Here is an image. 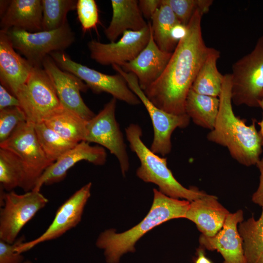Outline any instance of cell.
I'll use <instances>...</instances> for the list:
<instances>
[{
    "label": "cell",
    "instance_id": "6da1fadb",
    "mask_svg": "<svg viewBox=\"0 0 263 263\" xmlns=\"http://www.w3.org/2000/svg\"><path fill=\"white\" fill-rule=\"evenodd\" d=\"M203 15L199 11L195 12L164 72L143 91L152 103L167 113L186 114L185 106L187 95L211 50L206 45L202 36Z\"/></svg>",
    "mask_w": 263,
    "mask_h": 263
},
{
    "label": "cell",
    "instance_id": "7a4b0ae2",
    "mask_svg": "<svg viewBox=\"0 0 263 263\" xmlns=\"http://www.w3.org/2000/svg\"><path fill=\"white\" fill-rule=\"evenodd\" d=\"M231 87V74H226L219 97L220 105L216 121L207 138L226 148L232 157L241 164L247 167L256 165L263 152V138L256 128L255 119L250 125H247L245 119L235 114Z\"/></svg>",
    "mask_w": 263,
    "mask_h": 263
},
{
    "label": "cell",
    "instance_id": "3957f363",
    "mask_svg": "<svg viewBox=\"0 0 263 263\" xmlns=\"http://www.w3.org/2000/svg\"><path fill=\"white\" fill-rule=\"evenodd\" d=\"M153 194L151 208L138 225L123 233L109 229L99 235L96 245L104 250L107 263H119L123 254L134 252L137 241L154 227L171 219L185 218L189 201L169 197L155 188Z\"/></svg>",
    "mask_w": 263,
    "mask_h": 263
},
{
    "label": "cell",
    "instance_id": "277c9868",
    "mask_svg": "<svg viewBox=\"0 0 263 263\" xmlns=\"http://www.w3.org/2000/svg\"><path fill=\"white\" fill-rule=\"evenodd\" d=\"M125 132L131 149L140 162L136 171L140 179L155 184L161 192L173 198L191 202L207 194L197 188H186L176 180L168 167L167 159L159 156L144 144L141 139L142 129L138 124H130Z\"/></svg>",
    "mask_w": 263,
    "mask_h": 263
},
{
    "label": "cell",
    "instance_id": "5b68a950",
    "mask_svg": "<svg viewBox=\"0 0 263 263\" xmlns=\"http://www.w3.org/2000/svg\"><path fill=\"white\" fill-rule=\"evenodd\" d=\"M230 74L232 103L259 107L263 92V35L249 53L233 64Z\"/></svg>",
    "mask_w": 263,
    "mask_h": 263
},
{
    "label": "cell",
    "instance_id": "8992f818",
    "mask_svg": "<svg viewBox=\"0 0 263 263\" xmlns=\"http://www.w3.org/2000/svg\"><path fill=\"white\" fill-rule=\"evenodd\" d=\"M3 190L0 188V240L13 244L22 228L48 200L40 191L34 189L22 194Z\"/></svg>",
    "mask_w": 263,
    "mask_h": 263
},
{
    "label": "cell",
    "instance_id": "52a82bcc",
    "mask_svg": "<svg viewBox=\"0 0 263 263\" xmlns=\"http://www.w3.org/2000/svg\"><path fill=\"white\" fill-rule=\"evenodd\" d=\"M6 32L14 48L33 66L42 67L44 59L50 53L63 51L75 40V34L68 22L58 29L51 31L32 33L12 28Z\"/></svg>",
    "mask_w": 263,
    "mask_h": 263
},
{
    "label": "cell",
    "instance_id": "ba28073f",
    "mask_svg": "<svg viewBox=\"0 0 263 263\" xmlns=\"http://www.w3.org/2000/svg\"><path fill=\"white\" fill-rule=\"evenodd\" d=\"M15 96L27 121L34 124L42 122L61 106L50 78L41 66H33L27 82L18 89Z\"/></svg>",
    "mask_w": 263,
    "mask_h": 263
},
{
    "label": "cell",
    "instance_id": "9c48e42d",
    "mask_svg": "<svg viewBox=\"0 0 263 263\" xmlns=\"http://www.w3.org/2000/svg\"><path fill=\"white\" fill-rule=\"evenodd\" d=\"M0 148L12 152L22 162L25 170L22 189L25 192L34 189L43 172L53 163L39 144L34 124L28 121L19 125L7 140L0 143Z\"/></svg>",
    "mask_w": 263,
    "mask_h": 263
},
{
    "label": "cell",
    "instance_id": "30bf717a",
    "mask_svg": "<svg viewBox=\"0 0 263 263\" xmlns=\"http://www.w3.org/2000/svg\"><path fill=\"white\" fill-rule=\"evenodd\" d=\"M113 68L121 75L129 88L136 95L145 107L151 120L153 128V138L150 150L155 153L163 156L171 150V135L177 128H185L189 124L190 118L187 114L175 115L167 113L152 103L140 88L136 76L132 73L126 72L118 65Z\"/></svg>",
    "mask_w": 263,
    "mask_h": 263
},
{
    "label": "cell",
    "instance_id": "8fae6325",
    "mask_svg": "<svg viewBox=\"0 0 263 263\" xmlns=\"http://www.w3.org/2000/svg\"><path fill=\"white\" fill-rule=\"evenodd\" d=\"M49 56L60 68L77 76L94 92L110 94L113 98L132 105L141 103L120 74H103L73 60L63 51L54 52Z\"/></svg>",
    "mask_w": 263,
    "mask_h": 263
},
{
    "label": "cell",
    "instance_id": "7c38bea8",
    "mask_svg": "<svg viewBox=\"0 0 263 263\" xmlns=\"http://www.w3.org/2000/svg\"><path fill=\"white\" fill-rule=\"evenodd\" d=\"M116 100L113 97L88 121L85 141L107 149L117 159L124 175L129 169V160L123 136L115 118Z\"/></svg>",
    "mask_w": 263,
    "mask_h": 263
},
{
    "label": "cell",
    "instance_id": "4fadbf2b",
    "mask_svg": "<svg viewBox=\"0 0 263 263\" xmlns=\"http://www.w3.org/2000/svg\"><path fill=\"white\" fill-rule=\"evenodd\" d=\"M150 36V24L139 31H126L114 42L103 43L92 40L87 44L90 57L102 65L121 66L135 58L147 46Z\"/></svg>",
    "mask_w": 263,
    "mask_h": 263
},
{
    "label": "cell",
    "instance_id": "5bb4252c",
    "mask_svg": "<svg viewBox=\"0 0 263 263\" xmlns=\"http://www.w3.org/2000/svg\"><path fill=\"white\" fill-rule=\"evenodd\" d=\"M91 187L92 183H89L75 191L59 207L52 222L41 235L20 244L16 251L22 253L39 244L57 239L75 227L81 221L84 207L91 196Z\"/></svg>",
    "mask_w": 263,
    "mask_h": 263
},
{
    "label": "cell",
    "instance_id": "9a60e30c",
    "mask_svg": "<svg viewBox=\"0 0 263 263\" xmlns=\"http://www.w3.org/2000/svg\"><path fill=\"white\" fill-rule=\"evenodd\" d=\"M42 66L50 78L61 105L87 121L94 113L85 104L80 92L88 87L79 78L60 68L49 55L43 60Z\"/></svg>",
    "mask_w": 263,
    "mask_h": 263
},
{
    "label": "cell",
    "instance_id": "2e32d148",
    "mask_svg": "<svg viewBox=\"0 0 263 263\" xmlns=\"http://www.w3.org/2000/svg\"><path fill=\"white\" fill-rule=\"evenodd\" d=\"M244 220L243 212L240 209L229 213L222 229L214 236L201 234L200 245L208 250H217L224 259L223 263H246L244 255L243 241L238 225Z\"/></svg>",
    "mask_w": 263,
    "mask_h": 263
},
{
    "label": "cell",
    "instance_id": "e0dca14e",
    "mask_svg": "<svg viewBox=\"0 0 263 263\" xmlns=\"http://www.w3.org/2000/svg\"><path fill=\"white\" fill-rule=\"evenodd\" d=\"M107 154L102 147L93 146L86 141L77 143L52 165L41 175L33 189L40 191L43 185H52L63 180L67 172L77 163L85 160L95 165L106 162Z\"/></svg>",
    "mask_w": 263,
    "mask_h": 263
},
{
    "label": "cell",
    "instance_id": "ac0fdd59",
    "mask_svg": "<svg viewBox=\"0 0 263 263\" xmlns=\"http://www.w3.org/2000/svg\"><path fill=\"white\" fill-rule=\"evenodd\" d=\"M172 53L159 48L153 39L150 25V36L147 46L135 58L120 67L126 72L133 73L144 91L162 75Z\"/></svg>",
    "mask_w": 263,
    "mask_h": 263
},
{
    "label": "cell",
    "instance_id": "d6986e66",
    "mask_svg": "<svg viewBox=\"0 0 263 263\" xmlns=\"http://www.w3.org/2000/svg\"><path fill=\"white\" fill-rule=\"evenodd\" d=\"M33 66L16 52L6 32L0 31V80L1 85L15 96L27 82Z\"/></svg>",
    "mask_w": 263,
    "mask_h": 263
},
{
    "label": "cell",
    "instance_id": "ffe728a7",
    "mask_svg": "<svg viewBox=\"0 0 263 263\" xmlns=\"http://www.w3.org/2000/svg\"><path fill=\"white\" fill-rule=\"evenodd\" d=\"M41 0H7L0 12V31L15 28L29 32L42 31Z\"/></svg>",
    "mask_w": 263,
    "mask_h": 263
},
{
    "label": "cell",
    "instance_id": "44dd1931",
    "mask_svg": "<svg viewBox=\"0 0 263 263\" xmlns=\"http://www.w3.org/2000/svg\"><path fill=\"white\" fill-rule=\"evenodd\" d=\"M229 213L216 196L207 194L190 202L184 218L193 222L202 234L213 237L222 229Z\"/></svg>",
    "mask_w": 263,
    "mask_h": 263
},
{
    "label": "cell",
    "instance_id": "7402d4cb",
    "mask_svg": "<svg viewBox=\"0 0 263 263\" xmlns=\"http://www.w3.org/2000/svg\"><path fill=\"white\" fill-rule=\"evenodd\" d=\"M112 19L104 33L111 42H114L126 31H139L147 23L140 10L137 0H111Z\"/></svg>",
    "mask_w": 263,
    "mask_h": 263
},
{
    "label": "cell",
    "instance_id": "603a6c76",
    "mask_svg": "<svg viewBox=\"0 0 263 263\" xmlns=\"http://www.w3.org/2000/svg\"><path fill=\"white\" fill-rule=\"evenodd\" d=\"M87 122L62 105L43 121L62 138L75 143L85 141Z\"/></svg>",
    "mask_w": 263,
    "mask_h": 263
},
{
    "label": "cell",
    "instance_id": "cb8c5ba5",
    "mask_svg": "<svg viewBox=\"0 0 263 263\" xmlns=\"http://www.w3.org/2000/svg\"><path fill=\"white\" fill-rule=\"evenodd\" d=\"M219 97L198 94L191 89L185 102V113L197 125L212 130L218 116Z\"/></svg>",
    "mask_w": 263,
    "mask_h": 263
},
{
    "label": "cell",
    "instance_id": "d4e9b609",
    "mask_svg": "<svg viewBox=\"0 0 263 263\" xmlns=\"http://www.w3.org/2000/svg\"><path fill=\"white\" fill-rule=\"evenodd\" d=\"M151 20L150 25L155 43L161 50L172 53L178 43L174 38V29L181 23L170 7L162 2Z\"/></svg>",
    "mask_w": 263,
    "mask_h": 263
},
{
    "label": "cell",
    "instance_id": "484cf974",
    "mask_svg": "<svg viewBox=\"0 0 263 263\" xmlns=\"http://www.w3.org/2000/svg\"><path fill=\"white\" fill-rule=\"evenodd\" d=\"M220 53L211 48L193 82L191 89L194 92L207 95L219 97L222 90L224 75L217 66Z\"/></svg>",
    "mask_w": 263,
    "mask_h": 263
},
{
    "label": "cell",
    "instance_id": "4316f807",
    "mask_svg": "<svg viewBox=\"0 0 263 263\" xmlns=\"http://www.w3.org/2000/svg\"><path fill=\"white\" fill-rule=\"evenodd\" d=\"M246 263H263V207L260 217L253 216L239 224Z\"/></svg>",
    "mask_w": 263,
    "mask_h": 263
},
{
    "label": "cell",
    "instance_id": "83f0119b",
    "mask_svg": "<svg viewBox=\"0 0 263 263\" xmlns=\"http://www.w3.org/2000/svg\"><path fill=\"white\" fill-rule=\"evenodd\" d=\"M25 170L21 160L12 152L0 148V188L7 191L17 187L23 188Z\"/></svg>",
    "mask_w": 263,
    "mask_h": 263
},
{
    "label": "cell",
    "instance_id": "f1b7e54d",
    "mask_svg": "<svg viewBox=\"0 0 263 263\" xmlns=\"http://www.w3.org/2000/svg\"><path fill=\"white\" fill-rule=\"evenodd\" d=\"M34 127L43 152L53 163L77 144L64 139L43 122L34 124Z\"/></svg>",
    "mask_w": 263,
    "mask_h": 263
},
{
    "label": "cell",
    "instance_id": "f546056e",
    "mask_svg": "<svg viewBox=\"0 0 263 263\" xmlns=\"http://www.w3.org/2000/svg\"><path fill=\"white\" fill-rule=\"evenodd\" d=\"M77 0H41L42 31L58 29L68 22L67 15L76 10Z\"/></svg>",
    "mask_w": 263,
    "mask_h": 263
},
{
    "label": "cell",
    "instance_id": "4dcf8cb0",
    "mask_svg": "<svg viewBox=\"0 0 263 263\" xmlns=\"http://www.w3.org/2000/svg\"><path fill=\"white\" fill-rule=\"evenodd\" d=\"M168 5L178 20L187 26L196 11L204 15L209 10L213 1L212 0H161Z\"/></svg>",
    "mask_w": 263,
    "mask_h": 263
},
{
    "label": "cell",
    "instance_id": "1f68e13d",
    "mask_svg": "<svg viewBox=\"0 0 263 263\" xmlns=\"http://www.w3.org/2000/svg\"><path fill=\"white\" fill-rule=\"evenodd\" d=\"M26 121V115L19 107L0 110V143L7 140L19 125Z\"/></svg>",
    "mask_w": 263,
    "mask_h": 263
},
{
    "label": "cell",
    "instance_id": "d6a6232c",
    "mask_svg": "<svg viewBox=\"0 0 263 263\" xmlns=\"http://www.w3.org/2000/svg\"><path fill=\"white\" fill-rule=\"evenodd\" d=\"M76 10L83 32L96 29L99 15L97 6L94 0H78Z\"/></svg>",
    "mask_w": 263,
    "mask_h": 263
},
{
    "label": "cell",
    "instance_id": "836d02e7",
    "mask_svg": "<svg viewBox=\"0 0 263 263\" xmlns=\"http://www.w3.org/2000/svg\"><path fill=\"white\" fill-rule=\"evenodd\" d=\"M22 236L13 244L0 240V263H23L24 257L22 253L16 251V247L24 242Z\"/></svg>",
    "mask_w": 263,
    "mask_h": 263
},
{
    "label": "cell",
    "instance_id": "e575fe53",
    "mask_svg": "<svg viewBox=\"0 0 263 263\" xmlns=\"http://www.w3.org/2000/svg\"><path fill=\"white\" fill-rule=\"evenodd\" d=\"M161 0H140L138 5L145 18L151 19L153 15L161 5Z\"/></svg>",
    "mask_w": 263,
    "mask_h": 263
},
{
    "label": "cell",
    "instance_id": "d590c367",
    "mask_svg": "<svg viewBox=\"0 0 263 263\" xmlns=\"http://www.w3.org/2000/svg\"><path fill=\"white\" fill-rule=\"evenodd\" d=\"M19 107L18 98L10 93L2 85H0V110L9 107Z\"/></svg>",
    "mask_w": 263,
    "mask_h": 263
},
{
    "label": "cell",
    "instance_id": "8d00e7d4",
    "mask_svg": "<svg viewBox=\"0 0 263 263\" xmlns=\"http://www.w3.org/2000/svg\"><path fill=\"white\" fill-rule=\"evenodd\" d=\"M260 172V182L256 191L253 194L252 201L259 206L263 207V158L256 164Z\"/></svg>",
    "mask_w": 263,
    "mask_h": 263
},
{
    "label": "cell",
    "instance_id": "74e56055",
    "mask_svg": "<svg viewBox=\"0 0 263 263\" xmlns=\"http://www.w3.org/2000/svg\"><path fill=\"white\" fill-rule=\"evenodd\" d=\"M194 263H212L205 255L203 250L200 248L197 251V258Z\"/></svg>",
    "mask_w": 263,
    "mask_h": 263
},
{
    "label": "cell",
    "instance_id": "f35d334b",
    "mask_svg": "<svg viewBox=\"0 0 263 263\" xmlns=\"http://www.w3.org/2000/svg\"><path fill=\"white\" fill-rule=\"evenodd\" d=\"M259 107H260L263 110V118L262 120L260 122H259L258 123L260 127V131L263 138V92L262 94L261 99L259 103Z\"/></svg>",
    "mask_w": 263,
    "mask_h": 263
},
{
    "label": "cell",
    "instance_id": "ab89813d",
    "mask_svg": "<svg viewBox=\"0 0 263 263\" xmlns=\"http://www.w3.org/2000/svg\"><path fill=\"white\" fill-rule=\"evenodd\" d=\"M23 263H32V262L30 261H24Z\"/></svg>",
    "mask_w": 263,
    "mask_h": 263
}]
</instances>
